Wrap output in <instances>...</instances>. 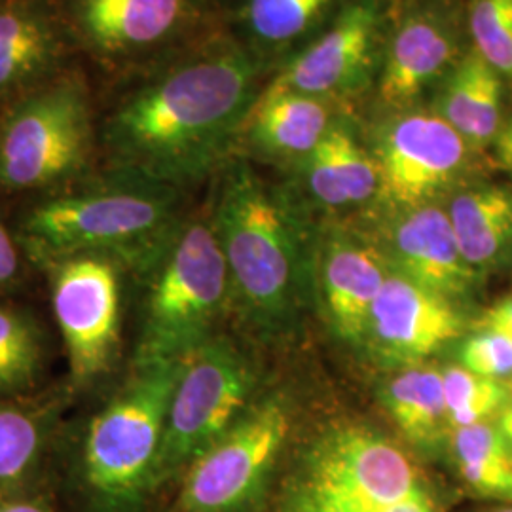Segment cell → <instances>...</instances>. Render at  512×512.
I'll list each match as a JSON object with an SVG mask.
<instances>
[{
    "label": "cell",
    "mask_w": 512,
    "mask_h": 512,
    "mask_svg": "<svg viewBox=\"0 0 512 512\" xmlns=\"http://www.w3.org/2000/svg\"><path fill=\"white\" fill-rule=\"evenodd\" d=\"M495 427L499 429L501 437L505 439V442L509 444V448L512 450V389L511 395H509V399H507V403L503 404L501 412L497 414V423H495Z\"/></svg>",
    "instance_id": "cell-34"
},
{
    "label": "cell",
    "mask_w": 512,
    "mask_h": 512,
    "mask_svg": "<svg viewBox=\"0 0 512 512\" xmlns=\"http://www.w3.org/2000/svg\"><path fill=\"white\" fill-rule=\"evenodd\" d=\"M251 139L272 154H310L329 131V110L310 95L264 93L249 114Z\"/></svg>",
    "instance_id": "cell-22"
},
{
    "label": "cell",
    "mask_w": 512,
    "mask_h": 512,
    "mask_svg": "<svg viewBox=\"0 0 512 512\" xmlns=\"http://www.w3.org/2000/svg\"><path fill=\"white\" fill-rule=\"evenodd\" d=\"M120 262L80 255L52 264V304L74 378L88 382L109 370L120 334Z\"/></svg>",
    "instance_id": "cell-10"
},
{
    "label": "cell",
    "mask_w": 512,
    "mask_h": 512,
    "mask_svg": "<svg viewBox=\"0 0 512 512\" xmlns=\"http://www.w3.org/2000/svg\"><path fill=\"white\" fill-rule=\"evenodd\" d=\"M469 143L442 116L408 114L385 131L376 158L380 192L395 207L427 205L463 173Z\"/></svg>",
    "instance_id": "cell-11"
},
{
    "label": "cell",
    "mask_w": 512,
    "mask_h": 512,
    "mask_svg": "<svg viewBox=\"0 0 512 512\" xmlns=\"http://www.w3.org/2000/svg\"><path fill=\"white\" fill-rule=\"evenodd\" d=\"M256 370L228 338L213 336L184 357L160 450V480L190 467L251 408Z\"/></svg>",
    "instance_id": "cell-7"
},
{
    "label": "cell",
    "mask_w": 512,
    "mask_h": 512,
    "mask_svg": "<svg viewBox=\"0 0 512 512\" xmlns=\"http://www.w3.org/2000/svg\"><path fill=\"white\" fill-rule=\"evenodd\" d=\"M19 272V255L16 243L4 224L0 222V287L12 283Z\"/></svg>",
    "instance_id": "cell-31"
},
{
    "label": "cell",
    "mask_w": 512,
    "mask_h": 512,
    "mask_svg": "<svg viewBox=\"0 0 512 512\" xmlns=\"http://www.w3.org/2000/svg\"><path fill=\"white\" fill-rule=\"evenodd\" d=\"M40 429L33 416L0 404V480H16L35 461Z\"/></svg>",
    "instance_id": "cell-29"
},
{
    "label": "cell",
    "mask_w": 512,
    "mask_h": 512,
    "mask_svg": "<svg viewBox=\"0 0 512 512\" xmlns=\"http://www.w3.org/2000/svg\"><path fill=\"white\" fill-rule=\"evenodd\" d=\"M403 211L382 247L389 266L452 302L471 293L478 274L459 251L446 209L427 203Z\"/></svg>",
    "instance_id": "cell-14"
},
{
    "label": "cell",
    "mask_w": 512,
    "mask_h": 512,
    "mask_svg": "<svg viewBox=\"0 0 512 512\" xmlns=\"http://www.w3.org/2000/svg\"><path fill=\"white\" fill-rule=\"evenodd\" d=\"M459 475L476 494L512 503V450L494 423L461 427L450 435Z\"/></svg>",
    "instance_id": "cell-24"
},
{
    "label": "cell",
    "mask_w": 512,
    "mask_h": 512,
    "mask_svg": "<svg viewBox=\"0 0 512 512\" xmlns=\"http://www.w3.org/2000/svg\"><path fill=\"white\" fill-rule=\"evenodd\" d=\"M255 67L219 52L190 61L128 97L110 116L105 141L122 175L152 183L196 181L230 150L251 114Z\"/></svg>",
    "instance_id": "cell-1"
},
{
    "label": "cell",
    "mask_w": 512,
    "mask_h": 512,
    "mask_svg": "<svg viewBox=\"0 0 512 512\" xmlns=\"http://www.w3.org/2000/svg\"><path fill=\"white\" fill-rule=\"evenodd\" d=\"M384 406L403 439L416 450L435 452L450 440L444 380L437 368H404L385 385Z\"/></svg>",
    "instance_id": "cell-20"
},
{
    "label": "cell",
    "mask_w": 512,
    "mask_h": 512,
    "mask_svg": "<svg viewBox=\"0 0 512 512\" xmlns=\"http://www.w3.org/2000/svg\"><path fill=\"white\" fill-rule=\"evenodd\" d=\"M480 327L497 330V332L505 334L507 338L512 340V294L503 298V300H499L497 304H494L490 310L484 313Z\"/></svg>",
    "instance_id": "cell-32"
},
{
    "label": "cell",
    "mask_w": 512,
    "mask_h": 512,
    "mask_svg": "<svg viewBox=\"0 0 512 512\" xmlns=\"http://www.w3.org/2000/svg\"><path fill=\"white\" fill-rule=\"evenodd\" d=\"M463 327L456 302L391 268L370 311L365 346L387 365L416 366L454 342Z\"/></svg>",
    "instance_id": "cell-12"
},
{
    "label": "cell",
    "mask_w": 512,
    "mask_h": 512,
    "mask_svg": "<svg viewBox=\"0 0 512 512\" xmlns=\"http://www.w3.org/2000/svg\"><path fill=\"white\" fill-rule=\"evenodd\" d=\"M54 29L29 6L0 8V92L44 71L54 59Z\"/></svg>",
    "instance_id": "cell-23"
},
{
    "label": "cell",
    "mask_w": 512,
    "mask_h": 512,
    "mask_svg": "<svg viewBox=\"0 0 512 512\" xmlns=\"http://www.w3.org/2000/svg\"><path fill=\"white\" fill-rule=\"evenodd\" d=\"M501 74L478 54L459 61L442 97V118L458 131L471 148L494 145L501 129Z\"/></svg>",
    "instance_id": "cell-21"
},
{
    "label": "cell",
    "mask_w": 512,
    "mask_h": 512,
    "mask_svg": "<svg viewBox=\"0 0 512 512\" xmlns=\"http://www.w3.org/2000/svg\"><path fill=\"white\" fill-rule=\"evenodd\" d=\"M135 361L183 359L213 338L230 279L213 224L183 226L156 264Z\"/></svg>",
    "instance_id": "cell-6"
},
{
    "label": "cell",
    "mask_w": 512,
    "mask_h": 512,
    "mask_svg": "<svg viewBox=\"0 0 512 512\" xmlns=\"http://www.w3.org/2000/svg\"><path fill=\"white\" fill-rule=\"evenodd\" d=\"M0 512H46L42 507L29 501H18V503H4L0 505Z\"/></svg>",
    "instance_id": "cell-35"
},
{
    "label": "cell",
    "mask_w": 512,
    "mask_h": 512,
    "mask_svg": "<svg viewBox=\"0 0 512 512\" xmlns=\"http://www.w3.org/2000/svg\"><path fill=\"white\" fill-rule=\"evenodd\" d=\"M448 219L459 251L476 274L499 264L512 249V188L478 186L459 192Z\"/></svg>",
    "instance_id": "cell-17"
},
{
    "label": "cell",
    "mask_w": 512,
    "mask_h": 512,
    "mask_svg": "<svg viewBox=\"0 0 512 512\" xmlns=\"http://www.w3.org/2000/svg\"><path fill=\"white\" fill-rule=\"evenodd\" d=\"M376 10L359 2L344 10L329 33L298 55L266 93L293 92L319 97L353 84L372 57Z\"/></svg>",
    "instance_id": "cell-15"
},
{
    "label": "cell",
    "mask_w": 512,
    "mask_h": 512,
    "mask_svg": "<svg viewBox=\"0 0 512 512\" xmlns=\"http://www.w3.org/2000/svg\"><path fill=\"white\" fill-rule=\"evenodd\" d=\"M92 150L86 88L65 78L29 95L0 128V186L33 190L80 171Z\"/></svg>",
    "instance_id": "cell-8"
},
{
    "label": "cell",
    "mask_w": 512,
    "mask_h": 512,
    "mask_svg": "<svg viewBox=\"0 0 512 512\" xmlns=\"http://www.w3.org/2000/svg\"><path fill=\"white\" fill-rule=\"evenodd\" d=\"M495 164L512 173V116L501 124L494 141Z\"/></svg>",
    "instance_id": "cell-33"
},
{
    "label": "cell",
    "mask_w": 512,
    "mask_h": 512,
    "mask_svg": "<svg viewBox=\"0 0 512 512\" xmlns=\"http://www.w3.org/2000/svg\"><path fill=\"white\" fill-rule=\"evenodd\" d=\"M469 25L475 52L512 80V0H475Z\"/></svg>",
    "instance_id": "cell-27"
},
{
    "label": "cell",
    "mask_w": 512,
    "mask_h": 512,
    "mask_svg": "<svg viewBox=\"0 0 512 512\" xmlns=\"http://www.w3.org/2000/svg\"><path fill=\"white\" fill-rule=\"evenodd\" d=\"M391 272L382 247L332 228L313 253V283L332 332L351 346H365L370 311Z\"/></svg>",
    "instance_id": "cell-13"
},
{
    "label": "cell",
    "mask_w": 512,
    "mask_h": 512,
    "mask_svg": "<svg viewBox=\"0 0 512 512\" xmlns=\"http://www.w3.org/2000/svg\"><path fill=\"white\" fill-rule=\"evenodd\" d=\"M183 359L133 363L126 384L90 423L84 476L103 501L129 505L160 482V450Z\"/></svg>",
    "instance_id": "cell-5"
},
{
    "label": "cell",
    "mask_w": 512,
    "mask_h": 512,
    "mask_svg": "<svg viewBox=\"0 0 512 512\" xmlns=\"http://www.w3.org/2000/svg\"><path fill=\"white\" fill-rule=\"evenodd\" d=\"M213 230L228 268L230 304L260 336H291L315 294V249L291 203L249 165L234 164L220 184Z\"/></svg>",
    "instance_id": "cell-2"
},
{
    "label": "cell",
    "mask_w": 512,
    "mask_h": 512,
    "mask_svg": "<svg viewBox=\"0 0 512 512\" xmlns=\"http://www.w3.org/2000/svg\"><path fill=\"white\" fill-rule=\"evenodd\" d=\"M454 40L433 18L408 19L391 42L380 97L389 107L412 101L452 61Z\"/></svg>",
    "instance_id": "cell-19"
},
{
    "label": "cell",
    "mask_w": 512,
    "mask_h": 512,
    "mask_svg": "<svg viewBox=\"0 0 512 512\" xmlns=\"http://www.w3.org/2000/svg\"><path fill=\"white\" fill-rule=\"evenodd\" d=\"M306 179L313 198L332 209L368 202L380 190L376 158L366 154L348 129L336 126L308 154Z\"/></svg>",
    "instance_id": "cell-18"
},
{
    "label": "cell",
    "mask_w": 512,
    "mask_h": 512,
    "mask_svg": "<svg viewBox=\"0 0 512 512\" xmlns=\"http://www.w3.org/2000/svg\"><path fill=\"white\" fill-rule=\"evenodd\" d=\"M494 512H512V507H505V509H497Z\"/></svg>",
    "instance_id": "cell-36"
},
{
    "label": "cell",
    "mask_w": 512,
    "mask_h": 512,
    "mask_svg": "<svg viewBox=\"0 0 512 512\" xmlns=\"http://www.w3.org/2000/svg\"><path fill=\"white\" fill-rule=\"evenodd\" d=\"M40 366L42 342L35 323L21 311L0 308V393L29 387Z\"/></svg>",
    "instance_id": "cell-26"
},
{
    "label": "cell",
    "mask_w": 512,
    "mask_h": 512,
    "mask_svg": "<svg viewBox=\"0 0 512 512\" xmlns=\"http://www.w3.org/2000/svg\"><path fill=\"white\" fill-rule=\"evenodd\" d=\"M444 397L450 429L486 423L497 416L511 395L512 385L475 374L463 366H452L442 372Z\"/></svg>",
    "instance_id": "cell-25"
},
{
    "label": "cell",
    "mask_w": 512,
    "mask_h": 512,
    "mask_svg": "<svg viewBox=\"0 0 512 512\" xmlns=\"http://www.w3.org/2000/svg\"><path fill=\"white\" fill-rule=\"evenodd\" d=\"M74 16L95 48L120 54L164 38L183 16V0H73Z\"/></svg>",
    "instance_id": "cell-16"
},
{
    "label": "cell",
    "mask_w": 512,
    "mask_h": 512,
    "mask_svg": "<svg viewBox=\"0 0 512 512\" xmlns=\"http://www.w3.org/2000/svg\"><path fill=\"white\" fill-rule=\"evenodd\" d=\"M461 366L495 380L512 376V340L492 329H482L471 336L459 353Z\"/></svg>",
    "instance_id": "cell-30"
},
{
    "label": "cell",
    "mask_w": 512,
    "mask_h": 512,
    "mask_svg": "<svg viewBox=\"0 0 512 512\" xmlns=\"http://www.w3.org/2000/svg\"><path fill=\"white\" fill-rule=\"evenodd\" d=\"M272 512H442V507L403 444L372 425L338 421L296 450Z\"/></svg>",
    "instance_id": "cell-3"
},
{
    "label": "cell",
    "mask_w": 512,
    "mask_h": 512,
    "mask_svg": "<svg viewBox=\"0 0 512 512\" xmlns=\"http://www.w3.org/2000/svg\"><path fill=\"white\" fill-rule=\"evenodd\" d=\"M330 0H251L247 18L256 37L283 42L300 35Z\"/></svg>",
    "instance_id": "cell-28"
},
{
    "label": "cell",
    "mask_w": 512,
    "mask_h": 512,
    "mask_svg": "<svg viewBox=\"0 0 512 512\" xmlns=\"http://www.w3.org/2000/svg\"><path fill=\"white\" fill-rule=\"evenodd\" d=\"M173 186L124 175L120 183L42 202L21 224V241L46 266L80 255L110 256L152 272L179 234Z\"/></svg>",
    "instance_id": "cell-4"
},
{
    "label": "cell",
    "mask_w": 512,
    "mask_h": 512,
    "mask_svg": "<svg viewBox=\"0 0 512 512\" xmlns=\"http://www.w3.org/2000/svg\"><path fill=\"white\" fill-rule=\"evenodd\" d=\"M293 429L291 404L268 397L251 404L200 458L184 480V512H247L272 478Z\"/></svg>",
    "instance_id": "cell-9"
}]
</instances>
